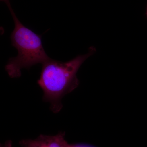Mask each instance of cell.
Returning a JSON list of instances; mask_svg holds the SVG:
<instances>
[{"mask_svg": "<svg viewBox=\"0 0 147 147\" xmlns=\"http://www.w3.org/2000/svg\"><path fill=\"white\" fill-rule=\"evenodd\" d=\"M146 15L147 18V7L146 9Z\"/></svg>", "mask_w": 147, "mask_h": 147, "instance_id": "7", "label": "cell"}, {"mask_svg": "<svg viewBox=\"0 0 147 147\" xmlns=\"http://www.w3.org/2000/svg\"><path fill=\"white\" fill-rule=\"evenodd\" d=\"M1 1H4L6 3H7L9 1V0H1Z\"/></svg>", "mask_w": 147, "mask_h": 147, "instance_id": "6", "label": "cell"}, {"mask_svg": "<svg viewBox=\"0 0 147 147\" xmlns=\"http://www.w3.org/2000/svg\"><path fill=\"white\" fill-rule=\"evenodd\" d=\"M96 51V48L92 46L87 54L79 55L68 61L62 62L50 58L42 64L37 83L43 90V100L50 103L53 113L61 111L62 99L78 86L77 72L84 61Z\"/></svg>", "mask_w": 147, "mask_h": 147, "instance_id": "1", "label": "cell"}, {"mask_svg": "<svg viewBox=\"0 0 147 147\" xmlns=\"http://www.w3.org/2000/svg\"><path fill=\"white\" fill-rule=\"evenodd\" d=\"M64 147H94L89 145L85 144H69L66 141Z\"/></svg>", "mask_w": 147, "mask_h": 147, "instance_id": "4", "label": "cell"}, {"mask_svg": "<svg viewBox=\"0 0 147 147\" xmlns=\"http://www.w3.org/2000/svg\"><path fill=\"white\" fill-rule=\"evenodd\" d=\"M1 147H13L12 146V142L11 141H8L5 142L3 144L1 145Z\"/></svg>", "mask_w": 147, "mask_h": 147, "instance_id": "5", "label": "cell"}, {"mask_svg": "<svg viewBox=\"0 0 147 147\" xmlns=\"http://www.w3.org/2000/svg\"><path fill=\"white\" fill-rule=\"evenodd\" d=\"M14 23V28L11 35V44L18 51V55L11 58L5 66L11 78L21 76V70L29 69L37 64H43L50 58L45 53L41 36L36 34L20 22L11 8L8 6Z\"/></svg>", "mask_w": 147, "mask_h": 147, "instance_id": "2", "label": "cell"}, {"mask_svg": "<svg viewBox=\"0 0 147 147\" xmlns=\"http://www.w3.org/2000/svg\"><path fill=\"white\" fill-rule=\"evenodd\" d=\"M65 134L61 132L54 136L40 135L36 139H24L19 142L22 147H64Z\"/></svg>", "mask_w": 147, "mask_h": 147, "instance_id": "3", "label": "cell"}]
</instances>
